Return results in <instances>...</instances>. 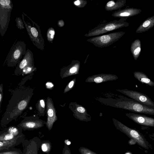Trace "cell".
Segmentation results:
<instances>
[{
  "instance_id": "cell-5",
  "label": "cell",
  "mask_w": 154,
  "mask_h": 154,
  "mask_svg": "<svg viewBox=\"0 0 154 154\" xmlns=\"http://www.w3.org/2000/svg\"><path fill=\"white\" fill-rule=\"evenodd\" d=\"M13 8L11 0L0 1V33L2 37L4 36L8 29Z\"/></svg>"
},
{
  "instance_id": "cell-9",
  "label": "cell",
  "mask_w": 154,
  "mask_h": 154,
  "mask_svg": "<svg viewBox=\"0 0 154 154\" xmlns=\"http://www.w3.org/2000/svg\"><path fill=\"white\" fill-rule=\"evenodd\" d=\"M125 115L135 122L143 126L154 127V118L145 115L130 112Z\"/></svg>"
},
{
  "instance_id": "cell-35",
  "label": "cell",
  "mask_w": 154,
  "mask_h": 154,
  "mask_svg": "<svg viewBox=\"0 0 154 154\" xmlns=\"http://www.w3.org/2000/svg\"><path fill=\"white\" fill-rule=\"evenodd\" d=\"M3 85L1 84L0 87V106L3 99Z\"/></svg>"
},
{
  "instance_id": "cell-38",
  "label": "cell",
  "mask_w": 154,
  "mask_h": 154,
  "mask_svg": "<svg viewBox=\"0 0 154 154\" xmlns=\"http://www.w3.org/2000/svg\"><path fill=\"white\" fill-rule=\"evenodd\" d=\"M46 85L48 88H52L53 86V85L50 82L47 83Z\"/></svg>"
},
{
  "instance_id": "cell-29",
  "label": "cell",
  "mask_w": 154,
  "mask_h": 154,
  "mask_svg": "<svg viewBox=\"0 0 154 154\" xmlns=\"http://www.w3.org/2000/svg\"><path fill=\"white\" fill-rule=\"evenodd\" d=\"M79 151L81 154H97L84 147H81L79 149Z\"/></svg>"
},
{
  "instance_id": "cell-37",
  "label": "cell",
  "mask_w": 154,
  "mask_h": 154,
  "mask_svg": "<svg viewBox=\"0 0 154 154\" xmlns=\"http://www.w3.org/2000/svg\"><path fill=\"white\" fill-rule=\"evenodd\" d=\"M128 143L130 145H133L137 143V142L135 140L131 139V140L128 141Z\"/></svg>"
},
{
  "instance_id": "cell-39",
  "label": "cell",
  "mask_w": 154,
  "mask_h": 154,
  "mask_svg": "<svg viewBox=\"0 0 154 154\" xmlns=\"http://www.w3.org/2000/svg\"><path fill=\"white\" fill-rule=\"evenodd\" d=\"M65 143H66V144L67 145H69L71 143L70 142V141H67L66 142H65Z\"/></svg>"
},
{
  "instance_id": "cell-26",
  "label": "cell",
  "mask_w": 154,
  "mask_h": 154,
  "mask_svg": "<svg viewBox=\"0 0 154 154\" xmlns=\"http://www.w3.org/2000/svg\"><path fill=\"white\" fill-rule=\"evenodd\" d=\"M15 21L17 26L19 29H24L25 26L24 23L20 17L16 18Z\"/></svg>"
},
{
  "instance_id": "cell-19",
  "label": "cell",
  "mask_w": 154,
  "mask_h": 154,
  "mask_svg": "<svg viewBox=\"0 0 154 154\" xmlns=\"http://www.w3.org/2000/svg\"><path fill=\"white\" fill-rule=\"evenodd\" d=\"M20 126L25 129H30L40 128L43 126V124L40 121H32L23 122Z\"/></svg>"
},
{
  "instance_id": "cell-6",
  "label": "cell",
  "mask_w": 154,
  "mask_h": 154,
  "mask_svg": "<svg viewBox=\"0 0 154 154\" xmlns=\"http://www.w3.org/2000/svg\"><path fill=\"white\" fill-rule=\"evenodd\" d=\"M125 33L123 31L114 32L89 38L87 41L97 47H108L118 41Z\"/></svg>"
},
{
  "instance_id": "cell-34",
  "label": "cell",
  "mask_w": 154,
  "mask_h": 154,
  "mask_svg": "<svg viewBox=\"0 0 154 154\" xmlns=\"http://www.w3.org/2000/svg\"><path fill=\"white\" fill-rule=\"evenodd\" d=\"M63 154H71L69 148L66 144L65 145L63 150Z\"/></svg>"
},
{
  "instance_id": "cell-10",
  "label": "cell",
  "mask_w": 154,
  "mask_h": 154,
  "mask_svg": "<svg viewBox=\"0 0 154 154\" xmlns=\"http://www.w3.org/2000/svg\"><path fill=\"white\" fill-rule=\"evenodd\" d=\"M47 119L46 125L49 130L52 128L54 123L57 120L55 108L51 99L48 97L47 100Z\"/></svg>"
},
{
  "instance_id": "cell-36",
  "label": "cell",
  "mask_w": 154,
  "mask_h": 154,
  "mask_svg": "<svg viewBox=\"0 0 154 154\" xmlns=\"http://www.w3.org/2000/svg\"><path fill=\"white\" fill-rule=\"evenodd\" d=\"M57 25L59 27H63L64 25V22L63 20H60L58 21Z\"/></svg>"
},
{
  "instance_id": "cell-3",
  "label": "cell",
  "mask_w": 154,
  "mask_h": 154,
  "mask_svg": "<svg viewBox=\"0 0 154 154\" xmlns=\"http://www.w3.org/2000/svg\"><path fill=\"white\" fill-rule=\"evenodd\" d=\"M127 18H121L100 25L92 29L85 36L86 37L97 36L110 31L118 29L129 26V23L126 20Z\"/></svg>"
},
{
  "instance_id": "cell-14",
  "label": "cell",
  "mask_w": 154,
  "mask_h": 154,
  "mask_svg": "<svg viewBox=\"0 0 154 154\" xmlns=\"http://www.w3.org/2000/svg\"><path fill=\"white\" fill-rule=\"evenodd\" d=\"M74 109L72 111L75 117L82 121H88L91 120V118L88 117V115L85 109L81 105L76 103L74 104Z\"/></svg>"
},
{
  "instance_id": "cell-4",
  "label": "cell",
  "mask_w": 154,
  "mask_h": 154,
  "mask_svg": "<svg viewBox=\"0 0 154 154\" xmlns=\"http://www.w3.org/2000/svg\"><path fill=\"white\" fill-rule=\"evenodd\" d=\"M26 45L23 41L17 40L13 45L5 60L9 66H15L20 61L26 51Z\"/></svg>"
},
{
  "instance_id": "cell-23",
  "label": "cell",
  "mask_w": 154,
  "mask_h": 154,
  "mask_svg": "<svg viewBox=\"0 0 154 154\" xmlns=\"http://www.w3.org/2000/svg\"><path fill=\"white\" fill-rule=\"evenodd\" d=\"M55 34V30L53 28L50 27L48 29L47 32V37L48 41L50 43H53Z\"/></svg>"
},
{
  "instance_id": "cell-13",
  "label": "cell",
  "mask_w": 154,
  "mask_h": 154,
  "mask_svg": "<svg viewBox=\"0 0 154 154\" xmlns=\"http://www.w3.org/2000/svg\"><path fill=\"white\" fill-rule=\"evenodd\" d=\"M142 10L139 9L129 8L116 11L112 14V16L116 17L126 18L137 15Z\"/></svg>"
},
{
  "instance_id": "cell-11",
  "label": "cell",
  "mask_w": 154,
  "mask_h": 154,
  "mask_svg": "<svg viewBox=\"0 0 154 154\" xmlns=\"http://www.w3.org/2000/svg\"><path fill=\"white\" fill-rule=\"evenodd\" d=\"M118 78V77L115 75L103 73L90 76L85 80V82H95L98 83L116 80Z\"/></svg>"
},
{
  "instance_id": "cell-28",
  "label": "cell",
  "mask_w": 154,
  "mask_h": 154,
  "mask_svg": "<svg viewBox=\"0 0 154 154\" xmlns=\"http://www.w3.org/2000/svg\"><path fill=\"white\" fill-rule=\"evenodd\" d=\"M74 4L79 8H83L87 4V1L84 0H77L74 2Z\"/></svg>"
},
{
  "instance_id": "cell-7",
  "label": "cell",
  "mask_w": 154,
  "mask_h": 154,
  "mask_svg": "<svg viewBox=\"0 0 154 154\" xmlns=\"http://www.w3.org/2000/svg\"><path fill=\"white\" fill-rule=\"evenodd\" d=\"M112 120L117 129L125 133L131 139L135 140L138 145L145 149L147 148L146 140L139 132L128 127L115 119L113 118Z\"/></svg>"
},
{
  "instance_id": "cell-31",
  "label": "cell",
  "mask_w": 154,
  "mask_h": 154,
  "mask_svg": "<svg viewBox=\"0 0 154 154\" xmlns=\"http://www.w3.org/2000/svg\"><path fill=\"white\" fill-rule=\"evenodd\" d=\"M75 81V79L71 81L67 85L64 90V93H66L70 90L73 86Z\"/></svg>"
},
{
  "instance_id": "cell-40",
  "label": "cell",
  "mask_w": 154,
  "mask_h": 154,
  "mask_svg": "<svg viewBox=\"0 0 154 154\" xmlns=\"http://www.w3.org/2000/svg\"><path fill=\"white\" fill-rule=\"evenodd\" d=\"M125 154H131L129 152H127Z\"/></svg>"
},
{
  "instance_id": "cell-15",
  "label": "cell",
  "mask_w": 154,
  "mask_h": 154,
  "mask_svg": "<svg viewBox=\"0 0 154 154\" xmlns=\"http://www.w3.org/2000/svg\"><path fill=\"white\" fill-rule=\"evenodd\" d=\"M154 26V16L148 17L138 27L136 31L137 33H140L148 31Z\"/></svg>"
},
{
  "instance_id": "cell-17",
  "label": "cell",
  "mask_w": 154,
  "mask_h": 154,
  "mask_svg": "<svg viewBox=\"0 0 154 154\" xmlns=\"http://www.w3.org/2000/svg\"><path fill=\"white\" fill-rule=\"evenodd\" d=\"M125 0H119L115 2L113 1H110L106 4L105 8L107 11H112L120 9L125 5Z\"/></svg>"
},
{
  "instance_id": "cell-18",
  "label": "cell",
  "mask_w": 154,
  "mask_h": 154,
  "mask_svg": "<svg viewBox=\"0 0 154 154\" xmlns=\"http://www.w3.org/2000/svg\"><path fill=\"white\" fill-rule=\"evenodd\" d=\"M131 50L134 60H137L140 56L141 51V43L139 39H136L132 43Z\"/></svg>"
},
{
  "instance_id": "cell-20",
  "label": "cell",
  "mask_w": 154,
  "mask_h": 154,
  "mask_svg": "<svg viewBox=\"0 0 154 154\" xmlns=\"http://www.w3.org/2000/svg\"><path fill=\"white\" fill-rule=\"evenodd\" d=\"M79 64L78 63H75L74 62H72L71 64L66 68L64 69L66 70L63 74V76L66 77L77 73Z\"/></svg>"
},
{
  "instance_id": "cell-30",
  "label": "cell",
  "mask_w": 154,
  "mask_h": 154,
  "mask_svg": "<svg viewBox=\"0 0 154 154\" xmlns=\"http://www.w3.org/2000/svg\"><path fill=\"white\" fill-rule=\"evenodd\" d=\"M45 104L44 100H40L38 105V109L39 112L41 113H42L44 112Z\"/></svg>"
},
{
  "instance_id": "cell-25",
  "label": "cell",
  "mask_w": 154,
  "mask_h": 154,
  "mask_svg": "<svg viewBox=\"0 0 154 154\" xmlns=\"http://www.w3.org/2000/svg\"><path fill=\"white\" fill-rule=\"evenodd\" d=\"M42 151L45 152H48L51 149V144L48 142H44L41 145Z\"/></svg>"
},
{
  "instance_id": "cell-33",
  "label": "cell",
  "mask_w": 154,
  "mask_h": 154,
  "mask_svg": "<svg viewBox=\"0 0 154 154\" xmlns=\"http://www.w3.org/2000/svg\"><path fill=\"white\" fill-rule=\"evenodd\" d=\"M0 154H21V153L17 151H10L1 152Z\"/></svg>"
},
{
  "instance_id": "cell-1",
  "label": "cell",
  "mask_w": 154,
  "mask_h": 154,
  "mask_svg": "<svg viewBox=\"0 0 154 154\" xmlns=\"http://www.w3.org/2000/svg\"><path fill=\"white\" fill-rule=\"evenodd\" d=\"M112 100L114 101H109L112 103L108 105L134 112L154 116V108L148 107L130 98L119 95L116 99Z\"/></svg>"
},
{
  "instance_id": "cell-27",
  "label": "cell",
  "mask_w": 154,
  "mask_h": 154,
  "mask_svg": "<svg viewBox=\"0 0 154 154\" xmlns=\"http://www.w3.org/2000/svg\"><path fill=\"white\" fill-rule=\"evenodd\" d=\"M8 132L13 135L15 137L19 136V131L18 129L15 127H11L9 128L7 131Z\"/></svg>"
},
{
  "instance_id": "cell-24",
  "label": "cell",
  "mask_w": 154,
  "mask_h": 154,
  "mask_svg": "<svg viewBox=\"0 0 154 154\" xmlns=\"http://www.w3.org/2000/svg\"><path fill=\"white\" fill-rule=\"evenodd\" d=\"M16 137H15L8 132L4 133L0 135V141H5L11 140Z\"/></svg>"
},
{
  "instance_id": "cell-12",
  "label": "cell",
  "mask_w": 154,
  "mask_h": 154,
  "mask_svg": "<svg viewBox=\"0 0 154 154\" xmlns=\"http://www.w3.org/2000/svg\"><path fill=\"white\" fill-rule=\"evenodd\" d=\"M33 57L31 51L27 49L22 60L18 63L17 69L22 70L28 67H34Z\"/></svg>"
},
{
  "instance_id": "cell-21",
  "label": "cell",
  "mask_w": 154,
  "mask_h": 154,
  "mask_svg": "<svg viewBox=\"0 0 154 154\" xmlns=\"http://www.w3.org/2000/svg\"><path fill=\"white\" fill-rule=\"evenodd\" d=\"M19 136L14 138L7 141H0V150H2L5 149H8L16 144L18 138L20 137Z\"/></svg>"
},
{
  "instance_id": "cell-16",
  "label": "cell",
  "mask_w": 154,
  "mask_h": 154,
  "mask_svg": "<svg viewBox=\"0 0 154 154\" xmlns=\"http://www.w3.org/2000/svg\"><path fill=\"white\" fill-rule=\"evenodd\" d=\"M134 75L137 79L142 83L150 86H154V82L143 72L135 71L134 72Z\"/></svg>"
},
{
  "instance_id": "cell-8",
  "label": "cell",
  "mask_w": 154,
  "mask_h": 154,
  "mask_svg": "<svg viewBox=\"0 0 154 154\" xmlns=\"http://www.w3.org/2000/svg\"><path fill=\"white\" fill-rule=\"evenodd\" d=\"M116 90L148 107L154 108V102L145 94L128 89H117Z\"/></svg>"
},
{
  "instance_id": "cell-22",
  "label": "cell",
  "mask_w": 154,
  "mask_h": 154,
  "mask_svg": "<svg viewBox=\"0 0 154 154\" xmlns=\"http://www.w3.org/2000/svg\"><path fill=\"white\" fill-rule=\"evenodd\" d=\"M37 142L32 140L27 145L25 154H37L38 147Z\"/></svg>"
},
{
  "instance_id": "cell-2",
  "label": "cell",
  "mask_w": 154,
  "mask_h": 154,
  "mask_svg": "<svg viewBox=\"0 0 154 154\" xmlns=\"http://www.w3.org/2000/svg\"><path fill=\"white\" fill-rule=\"evenodd\" d=\"M22 20L29 37L33 45L37 48L44 51L45 42L39 25L23 12Z\"/></svg>"
},
{
  "instance_id": "cell-32",
  "label": "cell",
  "mask_w": 154,
  "mask_h": 154,
  "mask_svg": "<svg viewBox=\"0 0 154 154\" xmlns=\"http://www.w3.org/2000/svg\"><path fill=\"white\" fill-rule=\"evenodd\" d=\"M27 105L26 101L25 100H22L19 103L18 105V108L20 110H23L26 107Z\"/></svg>"
}]
</instances>
